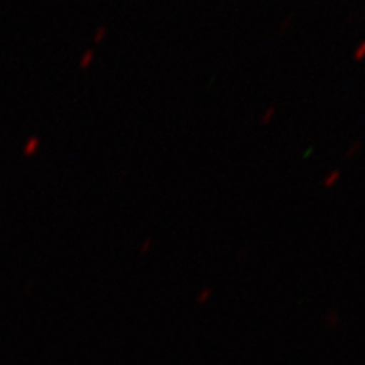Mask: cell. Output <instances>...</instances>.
Wrapping results in <instances>:
<instances>
[{
  "label": "cell",
  "mask_w": 365,
  "mask_h": 365,
  "mask_svg": "<svg viewBox=\"0 0 365 365\" xmlns=\"http://www.w3.org/2000/svg\"><path fill=\"white\" fill-rule=\"evenodd\" d=\"M41 148V139L38 135H31L29 139L25 142V145H23V154H25L26 157H34Z\"/></svg>",
  "instance_id": "cell-1"
}]
</instances>
